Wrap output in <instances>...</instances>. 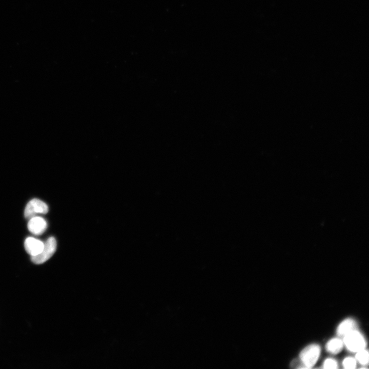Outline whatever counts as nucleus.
Here are the masks:
<instances>
[{"instance_id":"obj_11","label":"nucleus","mask_w":369,"mask_h":369,"mask_svg":"<svg viewBox=\"0 0 369 369\" xmlns=\"http://www.w3.org/2000/svg\"><path fill=\"white\" fill-rule=\"evenodd\" d=\"M338 364L336 360L332 358L326 359L324 363V367L325 368H336Z\"/></svg>"},{"instance_id":"obj_6","label":"nucleus","mask_w":369,"mask_h":369,"mask_svg":"<svg viewBox=\"0 0 369 369\" xmlns=\"http://www.w3.org/2000/svg\"><path fill=\"white\" fill-rule=\"evenodd\" d=\"M28 229L33 234L39 235L43 234L47 229L46 221L40 217H35L29 220Z\"/></svg>"},{"instance_id":"obj_4","label":"nucleus","mask_w":369,"mask_h":369,"mask_svg":"<svg viewBox=\"0 0 369 369\" xmlns=\"http://www.w3.org/2000/svg\"><path fill=\"white\" fill-rule=\"evenodd\" d=\"M47 205L43 201L35 199L31 200L26 205L24 216L29 220L39 214H46L48 212Z\"/></svg>"},{"instance_id":"obj_3","label":"nucleus","mask_w":369,"mask_h":369,"mask_svg":"<svg viewBox=\"0 0 369 369\" xmlns=\"http://www.w3.org/2000/svg\"><path fill=\"white\" fill-rule=\"evenodd\" d=\"M56 241L54 237H49L45 242L42 252L38 255L31 257L32 261L38 265L45 263L54 254L56 250Z\"/></svg>"},{"instance_id":"obj_8","label":"nucleus","mask_w":369,"mask_h":369,"mask_svg":"<svg viewBox=\"0 0 369 369\" xmlns=\"http://www.w3.org/2000/svg\"><path fill=\"white\" fill-rule=\"evenodd\" d=\"M344 343L339 339H333L330 340L326 345L328 351L331 353H339L343 349Z\"/></svg>"},{"instance_id":"obj_2","label":"nucleus","mask_w":369,"mask_h":369,"mask_svg":"<svg viewBox=\"0 0 369 369\" xmlns=\"http://www.w3.org/2000/svg\"><path fill=\"white\" fill-rule=\"evenodd\" d=\"M347 349L357 352L365 348L366 342L364 337L358 331L353 330L345 335L343 342Z\"/></svg>"},{"instance_id":"obj_9","label":"nucleus","mask_w":369,"mask_h":369,"mask_svg":"<svg viewBox=\"0 0 369 369\" xmlns=\"http://www.w3.org/2000/svg\"><path fill=\"white\" fill-rule=\"evenodd\" d=\"M356 360L360 363L365 365L368 363V353L365 349L357 352L356 355Z\"/></svg>"},{"instance_id":"obj_5","label":"nucleus","mask_w":369,"mask_h":369,"mask_svg":"<svg viewBox=\"0 0 369 369\" xmlns=\"http://www.w3.org/2000/svg\"><path fill=\"white\" fill-rule=\"evenodd\" d=\"M27 253L34 257L40 254L43 250L44 243L35 238L29 237L26 239L24 243Z\"/></svg>"},{"instance_id":"obj_10","label":"nucleus","mask_w":369,"mask_h":369,"mask_svg":"<svg viewBox=\"0 0 369 369\" xmlns=\"http://www.w3.org/2000/svg\"><path fill=\"white\" fill-rule=\"evenodd\" d=\"M343 364L345 368L353 369L356 367V360L352 357H347L344 360Z\"/></svg>"},{"instance_id":"obj_7","label":"nucleus","mask_w":369,"mask_h":369,"mask_svg":"<svg viewBox=\"0 0 369 369\" xmlns=\"http://www.w3.org/2000/svg\"><path fill=\"white\" fill-rule=\"evenodd\" d=\"M355 322L351 319L344 321L338 327L337 333L339 335L345 336L350 331L355 330Z\"/></svg>"},{"instance_id":"obj_1","label":"nucleus","mask_w":369,"mask_h":369,"mask_svg":"<svg viewBox=\"0 0 369 369\" xmlns=\"http://www.w3.org/2000/svg\"><path fill=\"white\" fill-rule=\"evenodd\" d=\"M320 353L321 348L319 345H311L305 347L300 354V358L304 368H311L315 365Z\"/></svg>"}]
</instances>
